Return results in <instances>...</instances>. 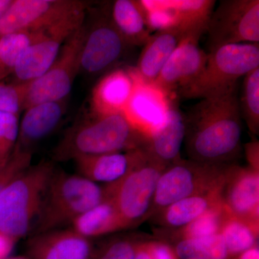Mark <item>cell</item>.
Returning a JSON list of instances; mask_svg holds the SVG:
<instances>
[{
	"label": "cell",
	"mask_w": 259,
	"mask_h": 259,
	"mask_svg": "<svg viewBox=\"0 0 259 259\" xmlns=\"http://www.w3.org/2000/svg\"><path fill=\"white\" fill-rule=\"evenodd\" d=\"M185 146L190 160L225 164L241 148V114L238 88L201 99L185 117Z\"/></svg>",
	"instance_id": "obj_1"
},
{
	"label": "cell",
	"mask_w": 259,
	"mask_h": 259,
	"mask_svg": "<svg viewBox=\"0 0 259 259\" xmlns=\"http://www.w3.org/2000/svg\"><path fill=\"white\" fill-rule=\"evenodd\" d=\"M146 139L132 127L125 116H97L78 122L56 148L55 158L66 161L84 156L121 152L144 148Z\"/></svg>",
	"instance_id": "obj_2"
},
{
	"label": "cell",
	"mask_w": 259,
	"mask_h": 259,
	"mask_svg": "<svg viewBox=\"0 0 259 259\" xmlns=\"http://www.w3.org/2000/svg\"><path fill=\"white\" fill-rule=\"evenodd\" d=\"M106 198L105 187L79 175L54 171L32 231L59 229Z\"/></svg>",
	"instance_id": "obj_3"
},
{
	"label": "cell",
	"mask_w": 259,
	"mask_h": 259,
	"mask_svg": "<svg viewBox=\"0 0 259 259\" xmlns=\"http://www.w3.org/2000/svg\"><path fill=\"white\" fill-rule=\"evenodd\" d=\"M41 162L22 172L0 194V231L18 240L32 231L54 171Z\"/></svg>",
	"instance_id": "obj_4"
},
{
	"label": "cell",
	"mask_w": 259,
	"mask_h": 259,
	"mask_svg": "<svg viewBox=\"0 0 259 259\" xmlns=\"http://www.w3.org/2000/svg\"><path fill=\"white\" fill-rule=\"evenodd\" d=\"M259 67V44L222 46L207 54L203 71L180 93L187 98L221 96L238 88V81Z\"/></svg>",
	"instance_id": "obj_5"
},
{
	"label": "cell",
	"mask_w": 259,
	"mask_h": 259,
	"mask_svg": "<svg viewBox=\"0 0 259 259\" xmlns=\"http://www.w3.org/2000/svg\"><path fill=\"white\" fill-rule=\"evenodd\" d=\"M166 167L146 149L144 158L123 178L105 185L106 197L115 204L125 229L151 216L158 181Z\"/></svg>",
	"instance_id": "obj_6"
},
{
	"label": "cell",
	"mask_w": 259,
	"mask_h": 259,
	"mask_svg": "<svg viewBox=\"0 0 259 259\" xmlns=\"http://www.w3.org/2000/svg\"><path fill=\"white\" fill-rule=\"evenodd\" d=\"M228 167L180 159L166 167L156 186L151 216L177 201L221 188Z\"/></svg>",
	"instance_id": "obj_7"
},
{
	"label": "cell",
	"mask_w": 259,
	"mask_h": 259,
	"mask_svg": "<svg viewBox=\"0 0 259 259\" xmlns=\"http://www.w3.org/2000/svg\"><path fill=\"white\" fill-rule=\"evenodd\" d=\"M111 4L106 3L95 8L91 22L85 25L80 72L92 76L107 72L118 64L131 47L113 23Z\"/></svg>",
	"instance_id": "obj_8"
},
{
	"label": "cell",
	"mask_w": 259,
	"mask_h": 259,
	"mask_svg": "<svg viewBox=\"0 0 259 259\" xmlns=\"http://www.w3.org/2000/svg\"><path fill=\"white\" fill-rule=\"evenodd\" d=\"M86 33L84 23L63 44L54 64L38 79L28 82L25 110L32 105L64 100L80 72V58Z\"/></svg>",
	"instance_id": "obj_9"
},
{
	"label": "cell",
	"mask_w": 259,
	"mask_h": 259,
	"mask_svg": "<svg viewBox=\"0 0 259 259\" xmlns=\"http://www.w3.org/2000/svg\"><path fill=\"white\" fill-rule=\"evenodd\" d=\"M209 51L222 46L259 42L258 0H225L206 27Z\"/></svg>",
	"instance_id": "obj_10"
},
{
	"label": "cell",
	"mask_w": 259,
	"mask_h": 259,
	"mask_svg": "<svg viewBox=\"0 0 259 259\" xmlns=\"http://www.w3.org/2000/svg\"><path fill=\"white\" fill-rule=\"evenodd\" d=\"M88 8L76 10L53 25L25 49L13 73L15 82H30L47 72L66 39L84 23Z\"/></svg>",
	"instance_id": "obj_11"
},
{
	"label": "cell",
	"mask_w": 259,
	"mask_h": 259,
	"mask_svg": "<svg viewBox=\"0 0 259 259\" xmlns=\"http://www.w3.org/2000/svg\"><path fill=\"white\" fill-rule=\"evenodd\" d=\"M78 0H14L0 18V37L18 32H41L87 8Z\"/></svg>",
	"instance_id": "obj_12"
},
{
	"label": "cell",
	"mask_w": 259,
	"mask_h": 259,
	"mask_svg": "<svg viewBox=\"0 0 259 259\" xmlns=\"http://www.w3.org/2000/svg\"><path fill=\"white\" fill-rule=\"evenodd\" d=\"M203 30L187 33L174 51L153 84L170 97L171 94L181 93L203 71L207 54L199 45Z\"/></svg>",
	"instance_id": "obj_13"
},
{
	"label": "cell",
	"mask_w": 259,
	"mask_h": 259,
	"mask_svg": "<svg viewBox=\"0 0 259 259\" xmlns=\"http://www.w3.org/2000/svg\"><path fill=\"white\" fill-rule=\"evenodd\" d=\"M134 91L122 112L126 120L147 140L162 124L171 107L170 97L153 83L144 82L135 74Z\"/></svg>",
	"instance_id": "obj_14"
},
{
	"label": "cell",
	"mask_w": 259,
	"mask_h": 259,
	"mask_svg": "<svg viewBox=\"0 0 259 259\" xmlns=\"http://www.w3.org/2000/svg\"><path fill=\"white\" fill-rule=\"evenodd\" d=\"M223 200L230 212L259 225V171L248 167H228Z\"/></svg>",
	"instance_id": "obj_15"
},
{
	"label": "cell",
	"mask_w": 259,
	"mask_h": 259,
	"mask_svg": "<svg viewBox=\"0 0 259 259\" xmlns=\"http://www.w3.org/2000/svg\"><path fill=\"white\" fill-rule=\"evenodd\" d=\"M27 251L32 259H94L97 252L91 240L71 228L33 235Z\"/></svg>",
	"instance_id": "obj_16"
},
{
	"label": "cell",
	"mask_w": 259,
	"mask_h": 259,
	"mask_svg": "<svg viewBox=\"0 0 259 259\" xmlns=\"http://www.w3.org/2000/svg\"><path fill=\"white\" fill-rule=\"evenodd\" d=\"M145 147L74 159L78 173L95 183L112 185L123 178L144 158Z\"/></svg>",
	"instance_id": "obj_17"
},
{
	"label": "cell",
	"mask_w": 259,
	"mask_h": 259,
	"mask_svg": "<svg viewBox=\"0 0 259 259\" xmlns=\"http://www.w3.org/2000/svg\"><path fill=\"white\" fill-rule=\"evenodd\" d=\"M134 85L131 69H117L106 73L93 89L92 114L107 116L122 113L134 91Z\"/></svg>",
	"instance_id": "obj_18"
},
{
	"label": "cell",
	"mask_w": 259,
	"mask_h": 259,
	"mask_svg": "<svg viewBox=\"0 0 259 259\" xmlns=\"http://www.w3.org/2000/svg\"><path fill=\"white\" fill-rule=\"evenodd\" d=\"M190 32L178 28L155 32L144 46L137 66L133 68L135 74L144 82H154L174 51Z\"/></svg>",
	"instance_id": "obj_19"
},
{
	"label": "cell",
	"mask_w": 259,
	"mask_h": 259,
	"mask_svg": "<svg viewBox=\"0 0 259 259\" xmlns=\"http://www.w3.org/2000/svg\"><path fill=\"white\" fill-rule=\"evenodd\" d=\"M65 100L32 105L25 110L19 125L16 147L31 152V148L59 125L65 113Z\"/></svg>",
	"instance_id": "obj_20"
},
{
	"label": "cell",
	"mask_w": 259,
	"mask_h": 259,
	"mask_svg": "<svg viewBox=\"0 0 259 259\" xmlns=\"http://www.w3.org/2000/svg\"><path fill=\"white\" fill-rule=\"evenodd\" d=\"M185 132V117L171 104L164 121L146 140L145 148L158 161L168 166L181 159Z\"/></svg>",
	"instance_id": "obj_21"
},
{
	"label": "cell",
	"mask_w": 259,
	"mask_h": 259,
	"mask_svg": "<svg viewBox=\"0 0 259 259\" xmlns=\"http://www.w3.org/2000/svg\"><path fill=\"white\" fill-rule=\"evenodd\" d=\"M223 187L206 193L186 197L171 204L157 213L159 214L160 223L168 228L180 229L187 226L223 202Z\"/></svg>",
	"instance_id": "obj_22"
},
{
	"label": "cell",
	"mask_w": 259,
	"mask_h": 259,
	"mask_svg": "<svg viewBox=\"0 0 259 259\" xmlns=\"http://www.w3.org/2000/svg\"><path fill=\"white\" fill-rule=\"evenodd\" d=\"M71 228L90 240L125 229L115 204L107 197L100 204L76 218L71 223Z\"/></svg>",
	"instance_id": "obj_23"
},
{
	"label": "cell",
	"mask_w": 259,
	"mask_h": 259,
	"mask_svg": "<svg viewBox=\"0 0 259 259\" xmlns=\"http://www.w3.org/2000/svg\"><path fill=\"white\" fill-rule=\"evenodd\" d=\"M111 15L116 28L131 47H144L152 35L137 1L116 0L111 4Z\"/></svg>",
	"instance_id": "obj_24"
},
{
	"label": "cell",
	"mask_w": 259,
	"mask_h": 259,
	"mask_svg": "<svg viewBox=\"0 0 259 259\" xmlns=\"http://www.w3.org/2000/svg\"><path fill=\"white\" fill-rule=\"evenodd\" d=\"M258 226L228 214L220 234L222 236L229 257L235 256L258 244Z\"/></svg>",
	"instance_id": "obj_25"
},
{
	"label": "cell",
	"mask_w": 259,
	"mask_h": 259,
	"mask_svg": "<svg viewBox=\"0 0 259 259\" xmlns=\"http://www.w3.org/2000/svg\"><path fill=\"white\" fill-rule=\"evenodd\" d=\"M179 259H228L221 235L199 238L179 239L172 246Z\"/></svg>",
	"instance_id": "obj_26"
},
{
	"label": "cell",
	"mask_w": 259,
	"mask_h": 259,
	"mask_svg": "<svg viewBox=\"0 0 259 259\" xmlns=\"http://www.w3.org/2000/svg\"><path fill=\"white\" fill-rule=\"evenodd\" d=\"M44 32H18L0 37V82L13 74L20 56Z\"/></svg>",
	"instance_id": "obj_27"
},
{
	"label": "cell",
	"mask_w": 259,
	"mask_h": 259,
	"mask_svg": "<svg viewBox=\"0 0 259 259\" xmlns=\"http://www.w3.org/2000/svg\"><path fill=\"white\" fill-rule=\"evenodd\" d=\"M231 213L224 202L209 209L178 231L179 239L205 238L219 234L221 227Z\"/></svg>",
	"instance_id": "obj_28"
},
{
	"label": "cell",
	"mask_w": 259,
	"mask_h": 259,
	"mask_svg": "<svg viewBox=\"0 0 259 259\" xmlns=\"http://www.w3.org/2000/svg\"><path fill=\"white\" fill-rule=\"evenodd\" d=\"M240 110L247 125L253 134L259 131V67L247 74L243 79Z\"/></svg>",
	"instance_id": "obj_29"
},
{
	"label": "cell",
	"mask_w": 259,
	"mask_h": 259,
	"mask_svg": "<svg viewBox=\"0 0 259 259\" xmlns=\"http://www.w3.org/2000/svg\"><path fill=\"white\" fill-rule=\"evenodd\" d=\"M19 117L0 112V170L8 164L18 142Z\"/></svg>",
	"instance_id": "obj_30"
},
{
	"label": "cell",
	"mask_w": 259,
	"mask_h": 259,
	"mask_svg": "<svg viewBox=\"0 0 259 259\" xmlns=\"http://www.w3.org/2000/svg\"><path fill=\"white\" fill-rule=\"evenodd\" d=\"M28 83L0 82V112L18 116L25 110Z\"/></svg>",
	"instance_id": "obj_31"
},
{
	"label": "cell",
	"mask_w": 259,
	"mask_h": 259,
	"mask_svg": "<svg viewBox=\"0 0 259 259\" xmlns=\"http://www.w3.org/2000/svg\"><path fill=\"white\" fill-rule=\"evenodd\" d=\"M32 153L15 146L14 152L7 166L0 170V194L10 182L30 166Z\"/></svg>",
	"instance_id": "obj_32"
},
{
	"label": "cell",
	"mask_w": 259,
	"mask_h": 259,
	"mask_svg": "<svg viewBox=\"0 0 259 259\" xmlns=\"http://www.w3.org/2000/svg\"><path fill=\"white\" fill-rule=\"evenodd\" d=\"M141 241L130 238H119L107 243L94 259H134Z\"/></svg>",
	"instance_id": "obj_33"
},
{
	"label": "cell",
	"mask_w": 259,
	"mask_h": 259,
	"mask_svg": "<svg viewBox=\"0 0 259 259\" xmlns=\"http://www.w3.org/2000/svg\"><path fill=\"white\" fill-rule=\"evenodd\" d=\"M148 249L153 259H179L172 246L162 241H147Z\"/></svg>",
	"instance_id": "obj_34"
},
{
	"label": "cell",
	"mask_w": 259,
	"mask_h": 259,
	"mask_svg": "<svg viewBox=\"0 0 259 259\" xmlns=\"http://www.w3.org/2000/svg\"><path fill=\"white\" fill-rule=\"evenodd\" d=\"M18 240L0 231V259H6L10 257Z\"/></svg>",
	"instance_id": "obj_35"
},
{
	"label": "cell",
	"mask_w": 259,
	"mask_h": 259,
	"mask_svg": "<svg viewBox=\"0 0 259 259\" xmlns=\"http://www.w3.org/2000/svg\"><path fill=\"white\" fill-rule=\"evenodd\" d=\"M258 142L250 143L246 145V156L250 168L258 170Z\"/></svg>",
	"instance_id": "obj_36"
},
{
	"label": "cell",
	"mask_w": 259,
	"mask_h": 259,
	"mask_svg": "<svg viewBox=\"0 0 259 259\" xmlns=\"http://www.w3.org/2000/svg\"><path fill=\"white\" fill-rule=\"evenodd\" d=\"M228 259H259L258 245H255L250 249L245 250L235 256L229 257Z\"/></svg>",
	"instance_id": "obj_37"
},
{
	"label": "cell",
	"mask_w": 259,
	"mask_h": 259,
	"mask_svg": "<svg viewBox=\"0 0 259 259\" xmlns=\"http://www.w3.org/2000/svg\"><path fill=\"white\" fill-rule=\"evenodd\" d=\"M134 259H153L148 249L147 241L140 242Z\"/></svg>",
	"instance_id": "obj_38"
},
{
	"label": "cell",
	"mask_w": 259,
	"mask_h": 259,
	"mask_svg": "<svg viewBox=\"0 0 259 259\" xmlns=\"http://www.w3.org/2000/svg\"><path fill=\"white\" fill-rule=\"evenodd\" d=\"M11 0H0V12L5 13L12 3Z\"/></svg>",
	"instance_id": "obj_39"
},
{
	"label": "cell",
	"mask_w": 259,
	"mask_h": 259,
	"mask_svg": "<svg viewBox=\"0 0 259 259\" xmlns=\"http://www.w3.org/2000/svg\"><path fill=\"white\" fill-rule=\"evenodd\" d=\"M6 259H32L30 258H28V257L25 256H13V257H8V258Z\"/></svg>",
	"instance_id": "obj_40"
},
{
	"label": "cell",
	"mask_w": 259,
	"mask_h": 259,
	"mask_svg": "<svg viewBox=\"0 0 259 259\" xmlns=\"http://www.w3.org/2000/svg\"><path fill=\"white\" fill-rule=\"evenodd\" d=\"M3 13H3V12H0V18H1L2 15H3Z\"/></svg>",
	"instance_id": "obj_41"
}]
</instances>
